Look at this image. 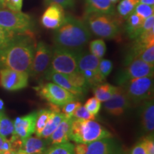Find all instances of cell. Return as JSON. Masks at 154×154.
Here are the masks:
<instances>
[{
	"label": "cell",
	"mask_w": 154,
	"mask_h": 154,
	"mask_svg": "<svg viewBox=\"0 0 154 154\" xmlns=\"http://www.w3.org/2000/svg\"><path fill=\"white\" fill-rule=\"evenodd\" d=\"M85 13L99 12L116 15L115 6L109 0H84Z\"/></svg>",
	"instance_id": "cell-20"
},
{
	"label": "cell",
	"mask_w": 154,
	"mask_h": 154,
	"mask_svg": "<svg viewBox=\"0 0 154 154\" xmlns=\"http://www.w3.org/2000/svg\"><path fill=\"white\" fill-rule=\"evenodd\" d=\"M6 139H7V138H5V137H3V136H2L1 135H0V151H2V146L4 143H5Z\"/></svg>",
	"instance_id": "cell-46"
},
{
	"label": "cell",
	"mask_w": 154,
	"mask_h": 154,
	"mask_svg": "<svg viewBox=\"0 0 154 154\" xmlns=\"http://www.w3.org/2000/svg\"><path fill=\"white\" fill-rule=\"evenodd\" d=\"M51 58L52 48L44 42H37L29 74V76L39 81L44 79L51 65Z\"/></svg>",
	"instance_id": "cell-8"
},
{
	"label": "cell",
	"mask_w": 154,
	"mask_h": 154,
	"mask_svg": "<svg viewBox=\"0 0 154 154\" xmlns=\"http://www.w3.org/2000/svg\"><path fill=\"white\" fill-rule=\"evenodd\" d=\"M80 72L85 78L86 82L90 87H94V86L99 85L105 81L102 78L99 72H95V71L92 70H84Z\"/></svg>",
	"instance_id": "cell-31"
},
{
	"label": "cell",
	"mask_w": 154,
	"mask_h": 154,
	"mask_svg": "<svg viewBox=\"0 0 154 154\" xmlns=\"http://www.w3.org/2000/svg\"><path fill=\"white\" fill-rule=\"evenodd\" d=\"M112 135L96 121L73 118L69 138L75 143H90Z\"/></svg>",
	"instance_id": "cell-4"
},
{
	"label": "cell",
	"mask_w": 154,
	"mask_h": 154,
	"mask_svg": "<svg viewBox=\"0 0 154 154\" xmlns=\"http://www.w3.org/2000/svg\"><path fill=\"white\" fill-rule=\"evenodd\" d=\"M118 15L99 12L85 13L84 22L91 33L106 39H113L119 35L121 21Z\"/></svg>",
	"instance_id": "cell-3"
},
{
	"label": "cell",
	"mask_w": 154,
	"mask_h": 154,
	"mask_svg": "<svg viewBox=\"0 0 154 154\" xmlns=\"http://www.w3.org/2000/svg\"><path fill=\"white\" fill-rule=\"evenodd\" d=\"M28 73L12 69L0 70V86L7 91H14L23 89L28 86Z\"/></svg>",
	"instance_id": "cell-12"
},
{
	"label": "cell",
	"mask_w": 154,
	"mask_h": 154,
	"mask_svg": "<svg viewBox=\"0 0 154 154\" xmlns=\"http://www.w3.org/2000/svg\"><path fill=\"white\" fill-rule=\"evenodd\" d=\"M148 154H154V139L153 134L146 135L141 140Z\"/></svg>",
	"instance_id": "cell-40"
},
{
	"label": "cell",
	"mask_w": 154,
	"mask_h": 154,
	"mask_svg": "<svg viewBox=\"0 0 154 154\" xmlns=\"http://www.w3.org/2000/svg\"><path fill=\"white\" fill-rule=\"evenodd\" d=\"M73 118L83 119V120H93L96 119V116L91 114L85 107L81 105L74 111Z\"/></svg>",
	"instance_id": "cell-36"
},
{
	"label": "cell",
	"mask_w": 154,
	"mask_h": 154,
	"mask_svg": "<svg viewBox=\"0 0 154 154\" xmlns=\"http://www.w3.org/2000/svg\"><path fill=\"white\" fill-rule=\"evenodd\" d=\"M101 102L99 100L96 99L95 96L88 99L85 103V105H84V107H85L91 114H93L94 116L98 115L100 109H101Z\"/></svg>",
	"instance_id": "cell-34"
},
{
	"label": "cell",
	"mask_w": 154,
	"mask_h": 154,
	"mask_svg": "<svg viewBox=\"0 0 154 154\" xmlns=\"http://www.w3.org/2000/svg\"><path fill=\"white\" fill-rule=\"evenodd\" d=\"M131 103L124 89L121 86H116L114 94L103 103L106 112L113 116H121L124 115L131 107Z\"/></svg>",
	"instance_id": "cell-11"
},
{
	"label": "cell",
	"mask_w": 154,
	"mask_h": 154,
	"mask_svg": "<svg viewBox=\"0 0 154 154\" xmlns=\"http://www.w3.org/2000/svg\"><path fill=\"white\" fill-rule=\"evenodd\" d=\"M134 12L136 13L138 16L142 19H146L148 17L154 15V7L153 5H146V4L139 3L136 6L134 9Z\"/></svg>",
	"instance_id": "cell-32"
},
{
	"label": "cell",
	"mask_w": 154,
	"mask_h": 154,
	"mask_svg": "<svg viewBox=\"0 0 154 154\" xmlns=\"http://www.w3.org/2000/svg\"><path fill=\"white\" fill-rule=\"evenodd\" d=\"M140 127L143 134H153L154 130V103L151 99L140 103Z\"/></svg>",
	"instance_id": "cell-16"
},
{
	"label": "cell",
	"mask_w": 154,
	"mask_h": 154,
	"mask_svg": "<svg viewBox=\"0 0 154 154\" xmlns=\"http://www.w3.org/2000/svg\"><path fill=\"white\" fill-rule=\"evenodd\" d=\"M49 146L47 139L38 136H29L22 140L21 150L28 154H44Z\"/></svg>",
	"instance_id": "cell-19"
},
{
	"label": "cell",
	"mask_w": 154,
	"mask_h": 154,
	"mask_svg": "<svg viewBox=\"0 0 154 154\" xmlns=\"http://www.w3.org/2000/svg\"><path fill=\"white\" fill-rule=\"evenodd\" d=\"M52 111L50 109H41L37 111L36 119V124H35V130L34 133L36 136L41 137V134L43 131L44 128L45 127L46 124L49 121L50 117H51Z\"/></svg>",
	"instance_id": "cell-26"
},
{
	"label": "cell",
	"mask_w": 154,
	"mask_h": 154,
	"mask_svg": "<svg viewBox=\"0 0 154 154\" xmlns=\"http://www.w3.org/2000/svg\"><path fill=\"white\" fill-rule=\"evenodd\" d=\"M100 59L88 51L80 50L78 53V70H92L99 72V63Z\"/></svg>",
	"instance_id": "cell-21"
},
{
	"label": "cell",
	"mask_w": 154,
	"mask_h": 154,
	"mask_svg": "<svg viewBox=\"0 0 154 154\" xmlns=\"http://www.w3.org/2000/svg\"><path fill=\"white\" fill-rule=\"evenodd\" d=\"M72 120L73 117L72 118L66 117L61 121L53 134L47 139L50 146L69 142L70 140L69 134H70Z\"/></svg>",
	"instance_id": "cell-18"
},
{
	"label": "cell",
	"mask_w": 154,
	"mask_h": 154,
	"mask_svg": "<svg viewBox=\"0 0 154 154\" xmlns=\"http://www.w3.org/2000/svg\"><path fill=\"white\" fill-rule=\"evenodd\" d=\"M17 35L19 34L12 33L0 26V49L9 44Z\"/></svg>",
	"instance_id": "cell-38"
},
{
	"label": "cell",
	"mask_w": 154,
	"mask_h": 154,
	"mask_svg": "<svg viewBox=\"0 0 154 154\" xmlns=\"http://www.w3.org/2000/svg\"><path fill=\"white\" fill-rule=\"evenodd\" d=\"M82 105L81 102L78 101H72L66 103L62 106L61 112L65 115L66 118H72L74 111L78 107Z\"/></svg>",
	"instance_id": "cell-37"
},
{
	"label": "cell",
	"mask_w": 154,
	"mask_h": 154,
	"mask_svg": "<svg viewBox=\"0 0 154 154\" xmlns=\"http://www.w3.org/2000/svg\"><path fill=\"white\" fill-rule=\"evenodd\" d=\"M140 3L146 4L149 5H154V0H140Z\"/></svg>",
	"instance_id": "cell-44"
},
{
	"label": "cell",
	"mask_w": 154,
	"mask_h": 154,
	"mask_svg": "<svg viewBox=\"0 0 154 154\" xmlns=\"http://www.w3.org/2000/svg\"><path fill=\"white\" fill-rule=\"evenodd\" d=\"M14 134V122L9 119L5 112H0V135L7 139Z\"/></svg>",
	"instance_id": "cell-27"
},
{
	"label": "cell",
	"mask_w": 154,
	"mask_h": 154,
	"mask_svg": "<svg viewBox=\"0 0 154 154\" xmlns=\"http://www.w3.org/2000/svg\"><path fill=\"white\" fill-rule=\"evenodd\" d=\"M116 87L109 84H102L94 86L93 91L94 96L101 102H105L109 100L114 94Z\"/></svg>",
	"instance_id": "cell-24"
},
{
	"label": "cell",
	"mask_w": 154,
	"mask_h": 154,
	"mask_svg": "<svg viewBox=\"0 0 154 154\" xmlns=\"http://www.w3.org/2000/svg\"><path fill=\"white\" fill-rule=\"evenodd\" d=\"M36 42L33 35L19 34L0 49V70L12 69L29 74Z\"/></svg>",
	"instance_id": "cell-1"
},
{
	"label": "cell",
	"mask_w": 154,
	"mask_h": 154,
	"mask_svg": "<svg viewBox=\"0 0 154 154\" xmlns=\"http://www.w3.org/2000/svg\"><path fill=\"white\" fill-rule=\"evenodd\" d=\"M35 89L40 97L47 100L49 103L59 107H62L69 102L78 101L80 99L53 82L41 84L39 86H36Z\"/></svg>",
	"instance_id": "cell-9"
},
{
	"label": "cell",
	"mask_w": 154,
	"mask_h": 154,
	"mask_svg": "<svg viewBox=\"0 0 154 154\" xmlns=\"http://www.w3.org/2000/svg\"><path fill=\"white\" fill-rule=\"evenodd\" d=\"M1 152V154H14V151L12 150H9V151H0Z\"/></svg>",
	"instance_id": "cell-47"
},
{
	"label": "cell",
	"mask_w": 154,
	"mask_h": 154,
	"mask_svg": "<svg viewBox=\"0 0 154 154\" xmlns=\"http://www.w3.org/2000/svg\"><path fill=\"white\" fill-rule=\"evenodd\" d=\"M109 1H110L112 4H113V5H115V4H116L117 2H119V0H109Z\"/></svg>",
	"instance_id": "cell-49"
},
{
	"label": "cell",
	"mask_w": 154,
	"mask_h": 154,
	"mask_svg": "<svg viewBox=\"0 0 154 154\" xmlns=\"http://www.w3.org/2000/svg\"><path fill=\"white\" fill-rule=\"evenodd\" d=\"M124 153L121 143L111 136L88 143L86 154H123Z\"/></svg>",
	"instance_id": "cell-13"
},
{
	"label": "cell",
	"mask_w": 154,
	"mask_h": 154,
	"mask_svg": "<svg viewBox=\"0 0 154 154\" xmlns=\"http://www.w3.org/2000/svg\"><path fill=\"white\" fill-rule=\"evenodd\" d=\"M23 0H4L3 7L14 11H21Z\"/></svg>",
	"instance_id": "cell-39"
},
{
	"label": "cell",
	"mask_w": 154,
	"mask_h": 154,
	"mask_svg": "<svg viewBox=\"0 0 154 154\" xmlns=\"http://www.w3.org/2000/svg\"><path fill=\"white\" fill-rule=\"evenodd\" d=\"M37 111L23 116L17 117L14 121V134L22 140L29 137L34 133Z\"/></svg>",
	"instance_id": "cell-15"
},
{
	"label": "cell",
	"mask_w": 154,
	"mask_h": 154,
	"mask_svg": "<svg viewBox=\"0 0 154 154\" xmlns=\"http://www.w3.org/2000/svg\"><path fill=\"white\" fill-rule=\"evenodd\" d=\"M91 33L83 20L72 15H66L62 24L53 35L54 46L80 51L88 43Z\"/></svg>",
	"instance_id": "cell-2"
},
{
	"label": "cell",
	"mask_w": 154,
	"mask_h": 154,
	"mask_svg": "<svg viewBox=\"0 0 154 154\" xmlns=\"http://www.w3.org/2000/svg\"><path fill=\"white\" fill-rule=\"evenodd\" d=\"M88 143H76L74 145V151L75 154H86L88 149Z\"/></svg>",
	"instance_id": "cell-43"
},
{
	"label": "cell",
	"mask_w": 154,
	"mask_h": 154,
	"mask_svg": "<svg viewBox=\"0 0 154 154\" xmlns=\"http://www.w3.org/2000/svg\"><path fill=\"white\" fill-rule=\"evenodd\" d=\"M64 118H66V116L62 112H54L52 111L49 121L42 131L41 138L47 140Z\"/></svg>",
	"instance_id": "cell-23"
},
{
	"label": "cell",
	"mask_w": 154,
	"mask_h": 154,
	"mask_svg": "<svg viewBox=\"0 0 154 154\" xmlns=\"http://www.w3.org/2000/svg\"><path fill=\"white\" fill-rule=\"evenodd\" d=\"M89 52L99 59H103L106 52V45L103 38L93 40L89 43Z\"/></svg>",
	"instance_id": "cell-29"
},
{
	"label": "cell",
	"mask_w": 154,
	"mask_h": 154,
	"mask_svg": "<svg viewBox=\"0 0 154 154\" xmlns=\"http://www.w3.org/2000/svg\"><path fill=\"white\" fill-rule=\"evenodd\" d=\"M78 53L79 51L54 46L52 48V58L48 71L67 75L79 72Z\"/></svg>",
	"instance_id": "cell-6"
},
{
	"label": "cell",
	"mask_w": 154,
	"mask_h": 154,
	"mask_svg": "<svg viewBox=\"0 0 154 154\" xmlns=\"http://www.w3.org/2000/svg\"><path fill=\"white\" fill-rule=\"evenodd\" d=\"M2 8H4V7H3V4H2V2L1 1H0V9H2Z\"/></svg>",
	"instance_id": "cell-50"
},
{
	"label": "cell",
	"mask_w": 154,
	"mask_h": 154,
	"mask_svg": "<svg viewBox=\"0 0 154 154\" xmlns=\"http://www.w3.org/2000/svg\"><path fill=\"white\" fill-rule=\"evenodd\" d=\"M139 3L140 0H121L117 6V15L121 19H126Z\"/></svg>",
	"instance_id": "cell-25"
},
{
	"label": "cell",
	"mask_w": 154,
	"mask_h": 154,
	"mask_svg": "<svg viewBox=\"0 0 154 154\" xmlns=\"http://www.w3.org/2000/svg\"><path fill=\"white\" fill-rule=\"evenodd\" d=\"M14 154H28V153H25L24 151H22V150H19V151H17L16 152H14Z\"/></svg>",
	"instance_id": "cell-48"
},
{
	"label": "cell",
	"mask_w": 154,
	"mask_h": 154,
	"mask_svg": "<svg viewBox=\"0 0 154 154\" xmlns=\"http://www.w3.org/2000/svg\"><path fill=\"white\" fill-rule=\"evenodd\" d=\"M138 59H141L142 61L154 66V44L149 46L138 56Z\"/></svg>",
	"instance_id": "cell-35"
},
{
	"label": "cell",
	"mask_w": 154,
	"mask_h": 154,
	"mask_svg": "<svg viewBox=\"0 0 154 154\" xmlns=\"http://www.w3.org/2000/svg\"><path fill=\"white\" fill-rule=\"evenodd\" d=\"M44 79L48 81H51L57 85L60 86L61 87L65 88L67 91L74 94L75 96H78L80 99L84 97V94H86V92L84 91V90L75 87L74 85H72L67 78L66 74L48 71L44 76Z\"/></svg>",
	"instance_id": "cell-17"
},
{
	"label": "cell",
	"mask_w": 154,
	"mask_h": 154,
	"mask_svg": "<svg viewBox=\"0 0 154 154\" xmlns=\"http://www.w3.org/2000/svg\"><path fill=\"white\" fill-rule=\"evenodd\" d=\"M44 154H75L74 144L70 142L51 145Z\"/></svg>",
	"instance_id": "cell-28"
},
{
	"label": "cell",
	"mask_w": 154,
	"mask_h": 154,
	"mask_svg": "<svg viewBox=\"0 0 154 154\" xmlns=\"http://www.w3.org/2000/svg\"><path fill=\"white\" fill-rule=\"evenodd\" d=\"M66 14L61 5L51 3L49 5L41 18V23L44 28L55 30L62 24Z\"/></svg>",
	"instance_id": "cell-14"
},
{
	"label": "cell",
	"mask_w": 154,
	"mask_h": 154,
	"mask_svg": "<svg viewBox=\"0 0 154 154\" xmlns=\"http://www.w3.org/2000/svg\"><path fill=\"white\" fill-rule=\"evenodd\" d=\"M132 105H139L151 99L153 92V76L134 79L121 86Z\"/></svg>",
	"instance_id": "cell-7"
},
{
	"label": "cell",
	"mask_w": 154,
	"mask_h": 154,
	"mask_svg": "<svg viewBox=\"0 0 154 154\" xmlns=\"http://www.w3.org/2000/svg\"><path fill=\"white\" fill-rule=\"evenodd\" d=\"M124 66L116 74V82L119 86L134 79L153 76L154 66L138 58L133 59Z\"/></svg>",
	"instance_id": "cell-10"
},
{
	"label": "cell",
	"mask_w": 154,
	"mask_h": 154,
	"mask_svg": "<svg viewBox=\"0 0 154 154\" xmlns=\"http://www.w3.org/2000/svg\"><path fill=\"white\" fill-rule=\"evenodd\" d=\"M125 30L128 37L134 39L138 36L142 32V25L144 19L135 13L134 11L126 19Z\"/></svg>",
	"instance_id": "cell-22"
},
{
	"label": "cell",
	"mask_w": 154,
	"mask_h": 154,
	"mask_svg": "<svg viewBox=\"0 0 154 154\" xmlns=\"http://www.w3.org/2000/svg\"><path fill=\"white\" fill-rule=\"evenodd\" d=\"M66 76L69 82H71V84L74 85L75 87L81 88L86 92H87L88 88H90V86L86 82L85 78L80 72H77L72 74H66Z\"/></svg>",
	"instance_id": "cell-30"
},
{
	"label": "cell",
	"mask_w": 154,
	"mask_h": 154,
	"mask_svg": "<svg viewBox=\"0 0 154 154\" xmlns=\"http://www.w3.org/2000/svg\"><path fill=\"white\" fill-rule=\"evenodd\" d=\"M0 112H5V103L0 99Z\"/></svg>",
	"instance_id": "cell-45"
},
{
	"label": "cell",
	"mask_w": 154,
	"mask_h": 154,
	"mask_svg": "<svg viewBox=\"0 0 154 154\" xmlns=\"http://www.w3.org/2000/svg\"><path fill=\"white\" fill-rule=\"evenodd\" d=\"M131 154H148L146 151L145 147H144L142 140L138 141L137 143L135 145L131 151Z\"/></svg>",
	"instance_id": "cell-42"
},
{
	"label": "cell",
	"mask_w": 154,
	"mask_h": 154,
	"mask_svg": "<svg viewBox=\"0 0 154 154\" xmlns=\"http://www.w3.org/2000/svg\"><path fill=\"white\" fill-rule=\"evenodd\" d=\"M123 154H126V153H123Z\"/></svg>",
	"instance_id": "cell-52"
},
{
	"label": "cell",
	"mask_w": 154,
	"mask_h": 154,
	"mask_svg": "<svg viewBox=\"0 0 154 154\" xmlns=\"http://www.w3.org/2000/svg\"><path fill=\"white\" fill-rule=\"evenodd\" d=\"M47 4L56 3L61 5L63 9L72 8L74 6L75 0H45Z\"/></svg>",
	"instance_id": "cell-41"
},
{
	"label": "cell",
	"mask_w": 154,
	"mask_h": 154,
	"mask_svg": "<svg viewBox=\"0 0 154 154\" xmlns=\"http://www.w3.org/2000/svg\"><path fill=\"white\" fill-rule=\"evenodd\" d=\"M113 69V63L109 59H101L99 63V72L102 78L106 79L109 76Z\"/></svg>",
	"instance_id": "cell-33"
},
{
	"label": "cell",
	"mask_w": 154,
	"mask_h": 154,
	"mask_svg": "<svg viewBox=\"0 0 154 154\" xmlns=\"http://www.w3.org/2000/svg\"><path fill=\"white\" fill-rule=\"evenodd\" d=\"M0 1H1L2 2V4H3V1H4V0H0Z\"/></svg>",
	"instance_id": "cell-51"
},
{
	"label": "cell",
	"mask_w": 154,
	"mask_h": 154,
	"mask_svg": "<svg viewBox=\"0 0 154 154\" xmlns=\"http://www.w3.org/2000/svg\"><path fill=\"white\" fill-rule=\"evenodd\" d=\"M0 26L16 34L33 35L34 22L32 17L22 11L0 9Z\"/></svg>",
	"instance_id": "cell-5"
}]
</instances>
